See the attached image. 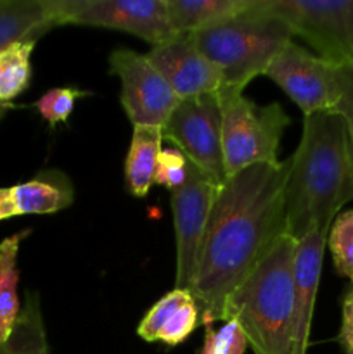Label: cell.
Wrapping results in <instances>:
<instances>
[{"label":"cell","mask_w":353,"mask_h":354,"mask_svg":"<svg viewBox=\"0 0 353 354\" xmlns=\"http://www.w3.org/2000/svg\"><path fill=\"white\" fill-rule=\"evenodd\" d=\"M287 161L235 173L218 190L190 296L204 325L225 322L227 303L286 232Z\"/></svg>","instance_id":"1"},{"label":"cell","mask_w":353,"mask_h":354,"mask_svg":"<svg viewBox=\"0 0 353 354\" xmlns=\"http://www.w3.org/2000/svg\"><path fill=\"white\" fill-rule=\"evenodd\" d=\"M353 201V147L336 113L305 116L303 133L287 159L284 183L286 232L301 241L311 232L329 234L341 207Z\"/></svg>","instance_id":"2"},{"label":"cell","mask_w":353,"mask_h":354,"mask_svg":"<svg viewBox=\"0 0 353 354\" xmlns=\"http://www.w3.org/2000/svg\"><path fill=\"white\" fill-rule=\"evenodd\" d=\"M294 249L284 234L227 303L225 322H237L255 354H291Z\"/></svg>","instance_id":"3"},{"label":"cell","mask_w":353,"mask_h":354,"mask_svg":"<svg viewBox=\"0 0 353 354\" xmlns=\"http://www.w3.org/2000/svg\"><path fill=\"white\" fill-rule=\"evenodd\" d=\"M204 57L218 69L221 86L244 90L251 80L265 75L279 52L291 44V28L255 0L244 12L190 35Z\"/></svg>","instance_id":"4"},{"label":"cell","mask_w":353,"mask_h":354,"mask_svg":"<svg viewBox=\"0 0 353 354\" xmlns=\"http://www.w3.org/2000/svg\"><path fill=\"white\" fill-rule=\"evenodd\" d=\"M242 92L228 86L218 90L227 180L249 166L277 165L280 138L291 123L280 104L258 106Z\"/></svg>","instance_id":"5"},{"label":"cell","mask_w":353,"mask_h":354,"mask_svg":"<svg viewBox=\"0 0 353 354\" xmlns=\"http://www.w3.org/2000/svg\"><path fill=\"white\" fill-rule=\"evenodd\" d=\"M294 37L338 68H353V0H263Z\"/></svg>","instance_id":"6"},{"label":"cell","mask_w":353,"mask_h":354,"mask_svg":"<svg viewBox=\"0 0 353 354\" xmlns=\"http://www.w3.org/2000/svg\"><path fill=\"white\" fill-rule=\"evenodd\" d=\"M161 131L163 140L172 142L215 185L221 187L227 182L218 92L180 99Z\"/></svg>","instance_id":"7"},{"label":"cell","mask_w":353,"mask_h":354,"mask_svg":"<svg viewBox=\"0 0 353 354\" xmlns=\"http://www.w3.org/2000/svg\"><path fill=\"white\" fill-rule=\"evenodd\" d=\"M57 26L107 28L154 45L175 37L165 0H51Z\"/></svg>","instance_id":"8"},{"label":"cell","mask_w":353,"mask_h":354,"mask_svg":"<svg viewBox=\"0 0 353 354\" xmlns=\"http://www.w3.org/2000/svg\"><path fill=\"white\" fill-rule=\"evenodd\" d=\"M109 73L120 78V102L134 127H165L180 99L147 55L116 48L109 55Z\"/></svg>","instance_id":"9"},{"label":"cell","mask_w":353,"mask_h":354,"mask_svg":"<svg viewBox=\"0 0 353 354\" xmlns=\"http://www.w3.org/2000/svg\"><path fill=\"white\" fill-rule=\"evenodd\" d=\"M218 190L220 187L215 185L189 162L185 183L180 189L170 192L176 245L175 289L187 290V292L192 289L204 232Z\"/></svg>","instance_id":"10"},{"label":"cell","mask_w":353,"mask_h":354,"mask_svg":"<svg viewBox=\"0 0 353 354\" xmlns=\"http://www.w3.org/2000/svg\"><path fill=\"white\" fill-rule=\"evenodd\" d=\"M334 71L331 62L291 41L273 59L265 76L286 92L305 116H310L334 109Z\"/></svg>","instance_id":"11"},{"label":"cell","mask_w":353,"mask_h":354,"mask_svg":"<svg viewBox=\"0 0 353 354\" xmlns=\"http://www.w3.org/2000/svg\"><path fill=\"white\" fill-rule=\"evenodd\" d=\"M145 55L179 99L217 93L221 88L220 73L204 57L190 35H175L154 45Z\"/></svg>","instance_id":"12"},{"label":"cell","mask_w":353,"mask_h":354,"mask_svg":"<svg viewBox=\"0 0 353 354\" xmlns=\"http://www.w3.org/2000/svg\"><path fill=\"white\" fill-rule=\"evenodd\" d=\"M327 234L311 232L296 241L293 266V332L291 354H307L310 346L315 299L320 283Z\"/></svg>","instance_id":"13"},{"label":"cell","mask_w":353,"mask_h":354,"mask_svg":"<svg viewBox=\"0 0 353 354\" xmlns=\"http://www.w3.org/2000/svg\"><path fill=\"white\" fill-rule=\"evenodd\" d=\"M199 308L190 292L173 289L161 297L141 320L137 335L145 342L179 346L199 325Z\"/></svg>","instance_id":"14"},{"label":"cell","mask_w":353,"mask_h":354,"mask_svg":"<svg viewBox=\"0 0 353 354\" xmlns=\"http://www.w3.org/2000/svg\"><path fill=\"white\" fill-rule=\"evenodd\" d=\"M57 28L51 0H0V52Z\"/></svg>","instance_id":"15"},{"label":"cell","mask_w":353,"mask_h":354,"mask_svg":"<svg viewBox=\"0 0 353 354\" xmlns=\"http://www.w3.org/2000/svg\"><path fill=\"white\" fill-rule=\"evenodd\" d=\"M17 216L51 214L66 209L75 201V189L68 176L55 169L38 173L35 178L10 187Z\"/></svg>","instance_id":"16"},{"label":"cell","mask_w":353,"mask_h":354,"mask_svg":"<svg viewBox=\"0 0 353 354\" xmlns=\"http://www.w3.org/2000/svg\"><path fill=\"white\" fill-rule=\"evenodd\" d=\"M176 35H192L244 12L255 0H165Z\"/></svg>","instance_id":"17"},{"label":"cell","mask_w":353,"mask_h":354,"mask_svg":"<svg viewBox=\"0 0 353 354\" xmlns=\"http://www.w3.org/2000/svg\"><path fill=\"white\" fill-rule=\"evenodd\" d=\"M161 144V128L134 127L127 161H125V180L134 197H145L154 185L156 165L163 149Z\"/></svg>","instance_id":"18"},{"label":"cell","mask_w":353,"mask_h":354,"mask_svg":"<svg viewBox=\"0 0 353 354\" xmlns=\"http://www.w3.org/2000/svg\"><path fill=\"white\" fill-rule=\"evenodd\" d=\"M30 230H21L0 242V342L12 334L21 313L19 294V249Z\"/></svg>","instance_id":"19"},{"label":"cell","mask_w":353,"mask_h":354,"mask_svg":"<svg viewBox=\"0 0 353 354\" xmlns=\"http://www.w3.org/2000/svg\"><path fill=\"white\" fill-rule=\"evenodd\" d=\"M0 354H51L40 296L26 292L19 318L9 339L0 342Z\"/></svg>","instance_id":"20"},{"label":"cell","mask_w":353,"mask_h":354,"mask_svg":"<svg viewBox=\"0 0 353 354\" xmlns=\"http://www.w3.org/2000/svg\"><path fill=\"white\" fill-rule=\"evenodd\" d=\"M37 41L28 40L10 45L0 52V102L10 104L30 86L31 54Z\"/></svg>","instance_id":"21"},{"label":"cell","mask_w":353,"mask_h":354,"mask_svg":"<svg viewBox=\"0 0 353 354\" xmlns=\"http://www.w3.org/2000/svg\"><path fill=\"white\" fill-rule=\"evenodd\" d=\"M327 245L334 268L353 283V209L343 211L334 218L329 228Z\"/></svg>","instance_id":"22"},{"label":"cell","mask_w":353,"mask_h":354,"mask_svg":"<svg viewBox=\"0 0 353 354\" xmlns=\"http://www.w3.org/2000/svg\"><path fill=\"white\" fill-rule=\"evenodd\" d=\"M85 95H89V92H83V90L75 88V86L52 88L35 102V107H37L38 114L54 128L59 123H66L69 120L73 109H75L76 100Z\"/></svg>","instance_id":"23"},{"label":"cell","mask_w":353,"mask_h":354,"mask_svg":"<svg viewBox=\"0 0 353 354\" xmlns=\"http://www.w3.org/2000/svg\"><path fill=\"white\" fill-rule=\"evenodd\" d=\"M246 349L248 341L239 324L235 320H227L218 328L208 325L199 354H244Z\"/></svg>","instance_id":"24"},{"label":"cell","mask_w":353,"mask_h":354,"mask_svg":"<svg viewBox=\"0 0 353 354\" xmlns=\"http://www.w3.org/2000/svg\"><path fill=\"white\" fill-rule=\"evenodd\" d=\"M189 173V161L176 149H161L156 165V185H163L173 192L185 183Z\"/></svg>","instance_id":"25"},{"label":"cell","mask_w":353,"mask_h":354,"mask_svg":"<svg viewBox=\"0 0 353 354\" xmlns=\"http://www.w3.org/2000/svg\"><path fill=\"white\" fill-rule=\"evenodd\" d=\"M334 85L336 99L332 113H336L343 120L353 147V68L336 66Z\"/></svg>","instance_id":"26"},{"label":"cell","mask_w":353,"mask_h":354,"mask_svg":"<svg viewBox=\"0 0 353 354\" xmlns=\"http://www.w3.org/2000/svg\"><path fill=\"white\" fill-rule=\"evenodd\" d=\"M345 354H353V283L345 294L341 308V330L338 337Z\"/></svg>","instance_id":"27"},{"label":"cell","mask_w":353,"mask_h":354,"mask_svg":"<svg viewBox=\"0 0 353 354\" xmlns=\"http://www.w3.org/2000/svg\"><path fill=\"white\" fill-rule=\"evenodd\" d=\"M17 216L10 189H0V221Z\"/></svg>","instance_id":"28"},{"label":"cell","mask_w":353,"mask_h":354,"mask_svg":"<svg viewBox=\"0 0 353 354\" xmlns=\"http://www.w3.org/2000/svg\"><path fill=\"white\" fill-rule=\"evenodd\" d=\"M9 109H12V104H2V102H0V120L6 116L7 111H9Z\"/></svg>","instance_id":"29"}]
</instances>
